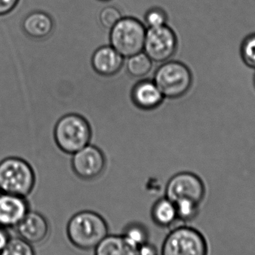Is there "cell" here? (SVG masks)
I'll return each mask as SVG.
<instances>
[{"mask_svg":"<svg viewBox=\"0 0 255 255\" xmlns=\"http://www.w3.org/2000/svg\"><path fill=\"white\" fill-rule=\"evenodd\" d=\"M109 235L107 222L94 211H80L73 215L67 223L69 241L83 251L94 250Z\"/></svg>","mask_w":255,"mask_h":255,"instance_id":"cell-1","label":"cell"},{"mask_svg":"<svg viewBox=\"0 0 255 255\" xmlns=\"http://www.w3.org/2000/svg\"><path fill=\"white\" fill-rule=\"evenodd\" d=\"M36 176L24 159L8 157L0 161V192L26 197L34 190Z\"/></svg>","mask_w":255,"mask_h":255,"instance_id":"cell-2","label":"cell"},{"mask_svg":"<svg viewBox=\"0 0 255 255\" xmlns=\"http://www.w3.org/2000/svg\"><path fill=\"white\" fill-rule=\"evenodd\" d=\"M92 130L84 117L69 114L57 122L54 137L58 148L67 154H73L91 142Z\"/></svg>","mask_w":255,"mask_h":255,"instance_id":"cell-3","label":"cell"},{"mask_svg":"<svg viewBox=\"0 0 255 255\" xmlns=\"http://www.w3.org/2000/svg\"><path fill=\"white\" fill-rule=\"evenodd\" d=\"M153 81L164 98L178 99L191 88L193 75L184 63L167 61L157 69Z\"/></svg>","mask_w":255,"mask_h":255,"instance_id":"cell-4","label":"cell"},{"mask_svg":"<svg viewBox=\"0 0 255 255\" xmlns=\"http://www.w3.org/2000/svg\"><path fill=\"white\" fill-rule=\"evenodd\" d=\"M110 30L111 46L124 58L143 51L146 28L139 19L122 17Z\"/></svg>","mask_w":255,"mask_h":255,"instance_id":"cell-5","label":"cell"},{"mask_svg":"<svg viewBox=\"0 0 255 255\" xmlns=\"http://www.w3.org/2000/svg\"><path fill=\"white\" fill-rule=\"evenodd\" d=\"M203 235L193 228L179 226L172 229L162 245L161 255H208Z\"/></svg>","mask_w":255,"mask_h":255,"instance_id":"cell-6","label":"cell"},{"mask_svg":"<svg viewBox=\"0 0 255 255\" xmlns=\"http://www.w3.org/2000/svg\"><path fill=\"white\" fill-rule=\"evenodd\" d=\"M178 47V39L175 31L164 25L146 30L143 51L154 62L169 61L175 55Z\"/></svg>","mask_w":255,"mask_h":255,"instance_id":"cell-7","label":"cell"},{"mask_svg":"<svg viewBox=\"0 0 255 255\" xmlns=\"http://www.w3.org/2000/svg\"><path fill=\"white\" fill-rule=\"evenodd\" d=\"M205 195L203 181L196 174L190 172L176 174L166 185V197L173 202L180 199H190L200 205Z\"/></svg>","mask_w":255,"mask_h":255,"instance_id":"cell-8","label":"cell"},{"mask_svg":"<svg viewBox=\"0 0 255 255\" xmlns=\"http://www.w3.org/2000/svg\"><path fill=\"white\" fill-rule=\"evenodd\" d=\"M106 165V157L101 149L90 144L73 154L72 157L73 171L83 180H92L100 176Z\"/></svg>","mask_w":255,"mask_h":255,"instance_id":"cell-9","label":"cell"},{"mask_svg":"<svg viewBox=\"0 0 255 255\" xmlns=\"http://www.w3.org/2000/svg\"><path fill=\"white\" fill-rule=\"evenodd\" d=\"M29 211L25 197L0 193V226L16 227Z\"/></svg>","mask_w":255,"mask_h":255,"instance_id":"cell-10","label":"cell"},{"mask_svg":"<svg viewBox=\"0 0 255 255\" xmlns=\"http://www.w3.org/2000/svg\"><path fill=\"white\" fill-rule=\"evenodd\" d=\"M16 228L19 238L31 245L43 242L49 236V224L47 220L35 211H28Z\"/></svg>","mask_w":255,"mask_h":255,"instance_id":"cell-11","label":"cell"},{"mask_svg":"<svg viewBox=\"0 0 255 255\" xmlns=\"http://www.w3.org/2000/svg\"><path fill=\"white\" fill-rule=\"evenodd\" d=\"M130 97L133 104L144 111L157 109L164 99L154 81L150 80H142L136 83L132 89Z\"/></svg>","mask_w":255,"mask_h":255,"instance_id":"cell-12","label":"cell"},{"mask_svg":"<svg viewBox=\"0 0 255 255\" xmlns=\"http://www.w3.org/2000/svg\"><path fill=\"white\" fill-rule=\"evenodd\" d=\"M91 63L93 68L98 74L112 76L122 69L124 58L112 46H104L95 51Z\"/></svg>","mask_w":255,"mask_h":255,"instance_id":"cell-13","label":"cell"},{"mask_svg":"<svg viewBox=\"0 0 255 255\" xmlns=\"http://www.w3.org/2000/svg\"><path fill=\"white\" fill-rule=\"evenodd\" d=\"M22 28L27 35L34 39H43L53 31L52 17L43 11H33L24 19Z\"/></svg>","mask_w":255,"mask_h":255,"instance_id":"cell-14","label":"cell"},{"mask_svg":"<svg viewBox=\"0 0 255 255\" xmlns=\"http://www.w3.org/2000/svg\"><path fill=\"white\" fill-rule=\"evenodd\" d=\"M151 217L158 227H171L178 220L175 203L166 197L159 199L151 208Z\"/></svg>","mask_w":255,"mask_h":255,"instance_id":"cell-15","label":"cell"},{"mask_svg":"<svg viewBox=\"0 0 255 255\" xmlns=\"http://www.w3.org/2000/svg\"><path fill=\"white\" fill-rule=\"evenodd\" d=\"M94 250V255H137L136 249L130 246L123 235H108Z\"/></svg>","mask_w":255,"mask_h":255,"instance_id":"cell-16","label":"cell"},{"mask_svg":"<svg viewBox=\"0 0 255 255\" xmlns=\"http://www.w3.org/2000/svg\"><path fill=\"white\" fill-rule=\"evenodd\" d=\"M127 58V71L133 77H145L152 68L153 61L144 52H139Z\"/></svg>","mask_w":255,"mask_h":255,"instance_id":"cell-17","label":"cell"},{"mask_svg":"<svg viewBox=\"0 0 255 255\" xmlns=\"http://www.w3.org/2000/svg\"><path fill=\"white\" fill-rule=\"evenodd\" d=\"M123 237L132 247L137 250L138 247L148 242L149 234L148 229L139 223H131L124 229Z\"/></svg>","mask_w":255,"mask_h":255,"instance_id":"cell-18","label":"cell"},{"mask_svg":"<svg viewBox=\"0 0 255 255\" xmlns=\"http://www.w3.org/2000/svg\"><path fill=\"white\" fill-rule=\"evenodd\" d=\"M0 255H36L32 245L20 238H10Z\"/></svg>","mask_w":255,"mask_h":255,"instance_id":"cell-19","label":"cell"},{"mask_svg":"<svg viewBox=\"0 0 255 255\" xmlns=\"http://www.w3.org/2000/svg\"><path fill=\"white\" fill-rule=\"evenodd\" d=\"M178 220L187 222L193 220L199 212V204L190 199H180L174 202Z\"/></svg>","mask_w":255,"mask_h":255,"instance_id":"cell-20","label":"cell"},{"mask_svg":"<svg viewBox=\"0 0 255 255\" xmlns=\"http://www.w3.org/2000/svg\"><path fill=\"white\" fill-rule=\"evenodd\" d=\"M241 55L248 67L255 69V33L244 39L241 44Z\"/></svg>","mask_w":255,"mask_h":255,"instance_id":"cell-21","label":"cell"},{"mask_svg":"<svg viewBox=\"0 0 255 255\" xmlns=\"http://www.w3.org/2000/svg\"><path fill=\"white\" fill-rule=\"evenodd\" d=\"M122 17V13L115 6L104 7L100 13V23L108 29H111L116 25Z\"/></svg>","mask_w":255,"mask_h":255,"instance_id":"cell-22","label":"cell"},{"mask_svg":"<svg viewBox=\"0 0 255 255\" xmlns=\"http://www.w3.org/2000/svg\"><path fill=\"white\" fill-rule=\"evenodd\" d=\"M145 22L148 28L163 26L166 25L167 15L161 8L153 7L145 13Z\"/></svg>","mask_w":255,"mask_h":255,"instance_id":"cell-23","label":"cell"},{"mask_svg":"<svg viewBox=\"0 0 255 255\" xmlns=\"http://www.w3.org/2000/svg\"><path fill=\"white\" fill-rule=\"evenodd\" d=\"M19 0H0V16H5L13 11Z\"/></svg>","mask_w":255,"mask_h":255,"instance_id":"cell-24","label":"cell"},{"mask_svg":"<svg viewBox=\"0 0 255 255\" xmlns=\"http://www.w3.org/2000/svg\"><path fill=\"white\" fill-rule=\"evenodd\" d=\"M136 253L137 255H157V250L153 244L147 242L138 247Z\"/></svg>","mask_w":255,"mask_h":255,"instance_id":"cell-25","label":"cell"},{"mask_svg":"<svg viewBox=\"0 0 255 255\" xmlns=\"http://www.w3.org/2000/svg\"><path fill=\"white\" fill-rule=\"evenodd\" d=\"M10 240V236L6 232L5 228L0 226V253H1L3 250L7 247Z\"/></svg>","mask_w":255,"mask_h":255,"instance_id":"cell-26","label":"cell"},{"mask_svg":"<svg viewBox=\"0 0 255 255\" xmlns=\"http://www.w3.org/2000/svg\"><path fill=\"white\" fill-rule=\"evenodd\" d=\"M100 1H109V0H100Z\"/></svg>","mask_w":255,"mask_h":255,"instance_id":"cell-27","label":"cell"},{"mask_svg":"<svg viewBox=\"0 0 255 255\" xmlns=\"http://www.w3.org/2000/svg\"><path fill=\"white\" fill-rule=\"evenodd\" d=\"M254 83H255V77H254Z\"/></svg>","mask_w":255,"mask_h":255,"instance_id":"cell-28","label":"cell"}]
</instances>
